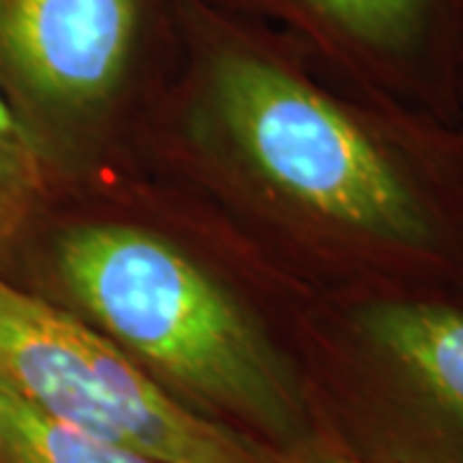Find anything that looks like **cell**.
Listing matches in <instances>:
<instances>
[{
	"mask_svg": "<svg viewBox=\"0 0 463 463\" xmlns=\"http://www.w3.org/2000/svg\"><path fill=\"white\" fill-rule=\"evenodd\" d=\"M206 93L250 167L402 286L463 294V149L332 99L227 24L196 21Z\"/></svg>",
	"mask_w": 463,
	"mask_h": 463,
	"instance_id": "obj_1",
	"label": "cell"
},
{
	"mask_svg": "<svg viewBox=\"0 0 463 463\" xmlns=\"http://www.w3.org/2000/svg\"><path fill=\"white\" fill-rule=\"evenodd\" d=\"M65 294L145 371L279 440H301L304 407L245 309L165 237L80 224L52 252Z\"/></svg>",
	"mask_w": 463,
	"mask_h": 463,
	"instance_id": "obj_2",
	"label": "cell"
},
{
	"mask_svg": "<svg viewBox=\"0 0 463 463\" xmlns=\"http://www.w3.org/2000/svg\"><path fill=\"white\" fill-rule=\"evenodd\" d=\"M0 383L42 412L163 463H283L185 407L99 327L0 273Z\"/></svg>",
	"mask_w": 463,
	"mask_h": 463,
	"instance_id": "obj_3",
	"label": "cell"
},
{
	"mask_svg": "<svg viewBox=\"0 0 463 463\" xmlns=\"http://www.w3.org/2000/svg\"><path fill=\"white\" fill-rule=\"evenodd\" d=\"M350 425L365 463H463V294L381 283L345 312Z\"/></svg>",
	"mask_w": 463,
	"mask_h": 463,
	"instance_id": "obj_4",
	"label": "cell"
},
{
	"mask_svg": "<svg viewBox=\"0 0 463 463\" xmlns=\"http://www.w3.org/2000/svg\"><path fill=\"white\" fill-rule=\"evenodd\" d=\"M165 0H0V93L42 145L103 111L157 36Z\"/></svg>",
	"mask_w": 463,
	"mask_h": 463,
	"instance_id": "obj_5",
	"label": "cell"
},
{
	"mask_svg": "<svg viewBox=\"0 0 463 463\" xmlns=\"http://www.w3.org/2000/svg\"><path fill=\"white\" fill-rule=\"evenodd\" d=\"M379 85L456 100L463 0H265Z\"/></svg>",
	"mask_w": 463,
	"mask_h": 463,
	"instance_id": "obj_6",
	"label": "cell"
},
{
	"mask_svg": "<svg viewBox=\"0 0 463 463\" xmlns=\"http://www.w3.org/2000/svg\"><path fill=\"white\" fill-rule=\"evenodd\" d=\"M0 463H163L42 412L0 383Z\"/></svg>",
	"mask_w": 463,
	"mask_h": 463,
	"instance_id": "obj_7",
	"label": "cell"
},
{
	"mask_svg": "<svg viewBox=\"0 0 463 463\" xmlns=\"http://www.w3.org/2000/svg\"><path fill=\"white\" fill-rule=\"evenodd\" d=\"M50 188L47 149L29 134L0 137V255L32 230Z\"/></svg>",
	"mask_w": 463,
	"mask_h": 463,
	"instance_id": "obj_8",
	"label": "cell"
},
{
	"mask_svg": "<svg viewBox=\"0 0 463 463\" xmlns=\"http://www.w3.org/2000/svg\"><path fill=\"white\" fill-rule=\"evenodd\" d=\"M283 463H365L340 440V435L327 428L304 435L301 440L281 450Z\"/></svg>",
	"mask_w": 463,
	"mask_h": 463,
	"instance_id": "obj_9",
	"label": "cell"
},
{
	"mask_svg": "<svg viewBox=\"0 0 463 463\" xmlns=\"http://www.w3.org/2000/svg\"><path fill=\"white\" fill-rule=\"evenodd\" d=\"M14 134H29L26 127L21 124V118L16 111L11 109V103L5 100V96L0 93V137H14ZM32 137V134H29Z\"/></svg>",
	"mask_w": 463,
	"mask_h": 463,
	"instance_id": "obj_10",
	"label": "cell"
},
{
	"mask_svg": "<svg viewBox=\"0 0 463 463\" xmlns=\"http://www.w3.org/2000/svg\"><path fill=\"white\" fill-rule=\"evenodd\" d=\"M456 99H463V42L458 52V67H456Z\"/></svg>",
	"mask_w": 463,
	"mask_h": 463,
	"instance_id": "obj_11",
	"label": "cell"
}]
</instances>
